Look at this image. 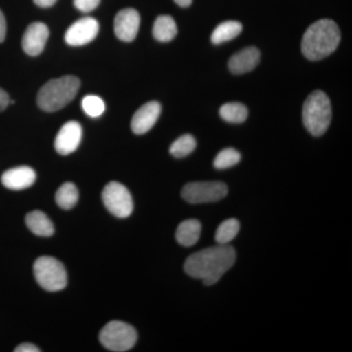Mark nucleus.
I'll list each match as a JSON object with an SVG mask.
<instances>
[{"instance_id":"nucleus-4","label":"nucleus","mask_w":352,"mask_h":352,"mask_svg":"<svg viewBox=\"0 0 352 352\" xmlns=\"http://www.w3.org/2000/svg\"><path fill=\"white\" fill-rule=\"evenodd\" d=\"M303 124L314 136H321L327 131L332 120V106L325 92L315 90L308 95L302 108Z\"/></svg>"},{"instance_id":"nucleus-19","label":"nucleus","mask_w":352,"mask_h":352,"mask_svg":"<svg viewBox=\"0 0 352 352\" xmlns=\"http://www.w3.org/2000/svg\"><path fill=\"white\" fill-rule=\"evenodd\" d=\"M243 31V25L238 21H226L215 28L210 41L215 45L237 38Z\"/></svg>"},{"instance_id":"nucleus-20","label":"nucleus","mask_w":352,"mask_h":352,"mask_svg":"<svg viewBox=\"0 0 352 352\" xmlns=\"http://www.w3.org/2000/svg\"><path fill=\"white\" fill-rule=\"evenodd\" d=\"M78 190L74 183H64L59 189L57 190L55 195V201L60 208L63 210H71L76 205L78 201Z\"/></svg>"},{"instance_id":"nucleus-13","label":"nucleus","mask_w":352,"mask_h":352,"mask_svg":"<svg viewBox=\"0 0 352 352\" xmlns=\"http://www.w3.org/2000/svg\"><path fill=\"white\" fill-rule=\"evenodd\" d=\"M50 38V30L43 23H32L25 30L23 36V50L30 56H38L43 52L47 39Z\"/></svg>"},{"instance_id":"nucleus-31","label":"nucleus","mask_w":352,"mask_h":352,"mask_svg":"<svg viewBox=\"0 0 352 352\" xmlns=\"http://www.w3.org/2000/svg\"><path fill=\"white\" fill-rule=\"evenodd\" d=\"M193 0H175L176 4L180 7H189Z\"/></svg>"},{"instance_id":"nucleus-15","label":"nucleus","mask_w":352,"mask_h":352,"mask_svg":"<svg viewBox=\"0 0 352 352\" xmlns=\"http://www.w3.org/2000/svg\"><path fill=\"white\" fill-rule=\"evenodd\" d=\"M259 60L261 52L258 48L251 46L239 51L230 58L228 62L229 69L235 75L249 73L258 66Z\"/></svg>"},{"instance_id":"nucleus-6","label":"nucleus","mask_w":352,"mask_h":352,"mask_svg":"<svg viewBox=\"0 0 352 352\" xmlns=\"http://www.w3.org/2000/svg\"><path fill=\"white\" fill-rule=\"evenodd\" d=\"M99 340L108 351L124 352L129 351L138 342V332L129 324L122 321H111L104 326Z\"/></svg>"},{"instance_id":"nucleus-14","label":"nucleus","mask_w":352,"mask_h":352,"mask_svg":"<svg viewBox=\"0 0 352 352\" xmlns=\"http://www.w3.org/2000/svg\"><path fill=\"white\" fill-rule=\"evenodd\" d=\"M36 171L30 166H18L6 170L1 176V182L7 189L21 191L31 187L36 182Z\"/></svg>"},{"instance_id":"nucleus-1","label":"nucleus","mask_w":352,"mask_h":352,"mask_svg":"<svg viewBox=\"0 0 352 352\" xmlns=\"http://www.w3.org/2000/svg\"><path fill=\"white\" fill-rule=\"evenodd\" d=\"M235 261V250L228 245H219L190 256L185 261L184 270L189 276L203 280L210 286L219 282Z\"/></svg>"},{"instance_id":"nucleus-29","label":"nucleus","mask_w":352,"mask_h":352,"mask_svg":"<svg viewBox=\"0 0 352 352\" xmlns=\"http://www.w3.org/2000/svg\"><path fill=\"white\" fill-rule=\"evenodd\" d=\"M6 36V21L3 13L0 10V43H3Z\"/></svg>"},{"instance_id":"nucleus-12","label":"nucleus","mask_w":352,"mask_h":352,"mask_svg":"<svg viewBox=\"0 0 352 352\" xmlns=\"http://www.w3.org/2000/svg\"><path fill=\"white\" fill-rule=\"evenodd\" d=\"M162 112L159 102L151 101L141 106L131 120V129L138 135L147 133L155 126Z\"/></svg>"},{"instance_id":"nucleus-8","label":"nucleus","mask_w":352,"mask_h":352,"mask_svg":"<svg viewBox=\"0 0 352 352\" xmlns=\"http://www.w3.org/2000/svg\"><path fill=\"white\" fill-rule=\"evenodd\" d=\"M227 193L228 188L222 182H191L183 187L182 196L188 203L197 205L222 200Z\"/></svg>"},{"instance_id":"nucleus-27","label":"nucleus","mask_w":352,"mask_h":352,"mask_svg":"<svg viewBox=\"0 0 352 352\" xmlns=\"http://www.w3.org/2000/svg\"><path fill=\"white\" fill-rule=\"evenodd\" d=\"M15 352H39L41 349L34 344H30V342H24V344H20L14 349Z\"/></svg>"},{"instance_id":"nucleus-9","label":"nucleus","mask_w":352,"mask_h":352,"mask_svg":"<svg viewBox=\"0 0 352 352\" xmlns=\"http://www.w3.org/2000/svg\"><path fill=\"white\" fill-rule=\"evenodd\" d=\"M99 24L92 17L76 21L67 30L65 41L72 46H82L91 43L98 34Z\"/></svg>"},{"instance_id":"nucleus-11","label":"nucleus","mask_w":352,"mask_h":352,"mask_svg":"<svg viewBox=\"0 0 352 352\" xmlns=\"http://www.w3.org/2000/svg\"><path fill=\"white\" fill-rule=\"evenodd\" d=\"M82 126L76 120L66 122L55 138V149L60 155L72 154L78 149L82 141Z\"/></svg>"},{"instance_id":"nucleus-25","label":"nucleus","mask_w":352,"mask_h":352,"mask_svg":"<svg viewBox=\"0 0 352 352\" xmlns=\"http://www.w3.org/2000/svg\"><path fill=\"white\" fill-rule=\"evenodd\" d=\"M82 107L85 113L91 118H98L105 112V102L97 95H87L83 97Z\"/></svg>"},{"instance_id":"nucleus-21","label":"nucleus","mask_w":352,"mask_h":352,"mask_svg":"<svg viewBox=\"0 0 352 352\" xmlns=\"http://www.w3.org/2000/svg\"><path fill=\"white\" fill-rule=\"evenodd\" d=\"M220 117L226 122L231 124H241L247 120L249 111L244 104L237 103H226L221 106L219 110Z\"/></svg>"},{"instance_id":"nucleus-24","label":"nucleus","mask_w":352,"mask_h":352,"mask_svg":"<svg viewBox=\"0 0 352 352\" xmlns=\"http://www.w3.org/2000/svg\"><path fill=\"white\" fill-rule=\"evenodd\" d=\"M241 161V154L237 150L233 148H226L219 153L215 157L214 166L217 170H226V168H232L236 164H239Z\"/></svg>"},{"instance_id":"nucleus-5","label":"nucleus","mask_w":352,"mask_h":352,"mask_svg":"<svg viewBox=\"0 0 352 352\" xmlns=\"http://www.w3.org/2000/svg\"><path fill=\"white\" fill-rule=\"evenodd\" d=\"M36 282L48 292H58L66 288L68 276L61 261L52 256H41L34 264Z\"/></svg>"},{"instance_id":"nucleus-10","label":"nucleus","mask_w":352,"mask_h":352,"mask_svg":"<svg viewBox=\"0 0 352 352\" xmlns=\"http://www.w3.org/2000/svg\"><path fill=\"white\" fill-rule=\"evenodd\" d=\"M140 27V15L138 11L133 8H126L120 10L115 18L116 36L120 41L131 43L138 36Z\"/></svg>"},{"instance_id":"nucleus-17","label":"nucleus","mask_w":352,"mask_h":352,"mask_svg":"<svg viewBox=\"0 0 352 352\" xmlns=\"http://www.w3.org/2000/svg\"><path fill=\"white\" fill-rule=\"evenodd\" d=\"M201 232V226L199 220H185L177 227L175 233L176 241L183 247H192L200 239Z\"/></svg>"},{"instance_id":"nucleus-28","label":"nucleus","mask_w":352,"mask_h":352,"mask_svg":"<svg viewBox=\"0 0 352 352\" xmlns=\"http://www.w3.org/2000/svg\"><path fill=\"white\" fill-rule=\"evenodd\" d=\"M10 103V98H9V95L4 91L2 88H0V112L6 110L7 106Z\"/></svg>"},{"instance_id":"nucleus-22","label":"nucleus","mask_w":352,"mask_h":352,"mask_svg":"<svg viewBox=\"0 0 352 352\" xmlns=\"http://www.w3.org/2000/svg\"><path fill=\"white\" fill-rule=\"evenodd\" d=\"M240 231V222L237 219H230L222 222L215 233V241L219 245H228L235 239Z\"/></svg>"},{"instance_id":"nucleus-18","label":"nucleus","mask_w":352,"mask_h":352,"mask_svg":"<svg viewBox=\"0 0 352 352\" xmlns=\"http://www.w3.org/2000/svg\"><path fill=\"white\" fill-rule=\"evenodd\" d=\"M177 34V25L171 16H159L153 25V36L161 43H170Z\"/></svg>"},{"instance_id":"nucleus-26","label":"nucleus","mask_w":352,"mask_h":352,"mask_svg":"<svg viewBox=\"0 0 352 352\" xmlns=\"http://www.w3.org/2000/svg\"><path fill=\"white\" fill-rule=\"evenodd\" d=\"M101 0H74V6L83 13L91 12L100 4Z\"/></svg>"},{"instance_id":"nucleus-2","label":"nucleus","mask_w":352,"mask_h":352,"mask_svg":"<svg viewBox=\"0 0 352 352\" xmlns=\"http://www.w3.org/2000/svg\"><path fill=\"white\" fill-rule=\"evenodd\" d=\"M339 25L335 21L321 19L310 25L303 34L302 52L310 61H318L332 54L340 41Z\"/></svg>"},{"instance_id":"nucleus-7","label":"nucleus","mask_w":352,"mask_h":352,"mask_svg":"<svg viewBox=\"0 0 352 352\" xmlns=\"http://www.w3.org/2000/svg\"><path fill=\"white\" fill-rule=\"evenodd\" d=\"M102 200L109 212L120 219H126L133 212L131 192L122 183H108L102 192Z\"/></svg>"},{"instance_id":"nucleus-23","label":"nucleus","mask_w":352,"mask_h":352,"mask_svg":"<svg viewBox=\"0 0 352 352\" xmlns=\"http://www.w3.org/2000/svg\"><path fill=\"white\" fill-rule=\"evenodd\" d=\"M196 147L197 141L194 136L185 134V135L176 139L175 142L171 144L170 153L173 157L180 159V157L188 156L191 153H193Z\"/></svg>"},{"instance_id":"nucleus-3","label":"nucleus","mask_w":352,"mask_h":352,"mask_svg":"<svg viewBox=\"0 0 352 352\" xmlns=\"http://www.w3.org/2000/svg\"><path fill=\"white\" fill-rule=\"evenodd\" d=\"M80 87L76 76H65L46 82L38 94V105L45 112H56L75 99Z\"/></svg>"},{"instance_id":"nucleus-30","label":"nucleus","mask_w":352,"mask_h":352,"mask_svg":"<svg viewBox=\"0 0 352 352\" xmlns=\"http://www.w3.org/2000/svg\"><path fill=\"white\" fill-rule=\"evenodd\" d=\"M57 0H34V3L39 7H43V8H47V7H51L54 6L56 3Z\"/></svg>"},{"instance_id":"nucleus-16","label":"nucleus","mask_w":352,"mask_h":352,"mask_svg":"<svg viewBox=\"0 0 352 352\" xmlns=\"http://www.w3.org/2000/svg\"><path fill=\"white\" fill-rule=\"evenodd\" d=\"M25 224L32 233L38 237H51L54 234V226L44 212L34 210L25 217Z\"/></svg>"}]
</instances>
